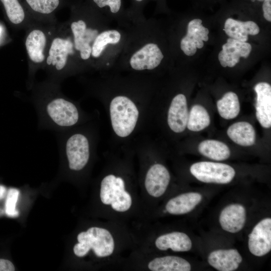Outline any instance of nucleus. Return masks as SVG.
I'll list each match as a JSON object with an SVG mask.
<instances>
[{
	"label": "nucleus",
	"instance_id": "1",
	"mask_svg": "<svg viewBox=\"0 0 271 271\" xmlns=\"http://www.w3.org/2000/svg\"><path fill=\"white\" fill-rule=\"evenodd\" d=\"M85 83L89 94L105 110L117 148L131 147L137 138L148 134L156 93L155 75L111 69L99 72Z\"/></svg>",
	"mask_w": 271,
	"mask_h": 271
},
{
	"label": "nucleus",
	"instance_id": "2",
	"mask_svg": "<svg viewBox=\"0 0 271 271\" xmlns=\"http://www.w3.org/2000/svg\"><path fill=\"white\" fill-rule=\"evenodd\" d=\"M69 21L61 28L69 38L80 73L112 69L126 40V31L112 23L85 0L71 5Z\"/></svg>",
	"mask_w": 271,
	"mask_h": 271
},
{
	"label": "nucleus",
	"instance_id": "3",
	"mask_svg": "<svg viewBox=\"0 0 271 271\" xmlns=\"http://www.w3.org/2000/svg\"><path fill=\"white\" fill-rule=\"evenodd\" d=\"M127 37L112 70L154 74L165 60L155 21L145 16L130 20Z\"/></svg>",
	"mask_w": 271,
	"mask_h": 271
},
{
	"label": "nucleus",
	"instance_id": "4",
	"mask_svg": "<svg viewBox=\"0 0 271 271\" xmlns=\"http://www.w3.org/2000/svg\"><path fill=\"white\" fill-rule=\"evenodd\" d=\"M59 83L48 80L33 87L32 101L38 117V127L61 132L93 119L78 101L64 95Z\"/></svg>",
	"mask_w": 271,
	"mask_h": 271
},
{
	"label": "nucleus",
	"instance_id": "5",
	"mask_svg": "<svg viewBox=\"0 0 271 271\" xmlns=\"http://www.w3.org/2000/svg\"><path fill=\"white\" fill-rule=\"evenodd\" d=\"M60 153L68 169L74 173L85 170L96 153L99 139L98 125L94 119L57 132Z\"/></svg>",
	"mask_w": 271,
	"mask_h": 271
},
{
	"label": "nucleus",
	"instance_id": "6",
	"mask_svg": "<svg viewBox=\"0 0 271 271\" xmlns=\"http://www.w3.org/2000/svg\"><path fill=\"white\" fill-rule=\"evenodd\" d=\"M43 67L48 72L49 80L58 83L68 76L79 74L71 43L62 28L51 35Z\"/></svg>",
	"mask_w": 271,
	"mask_h": 271
},
{
	"label": "nucleus",
	"instance_id": "7",
	"mask_svg": "<svg viewBox=\"0 0 271 271\" xmlns=\"http://www.w3.org/2000/svg\"><path fill=\"white\" fill-rule=\"evenodd\" d=\"M78 243L73 247L74 254L78 257L85 256L90 249L98 257L111 255L114 251L115 242L111 233L106 229L92 227L78 234Z\"/></svg>",
	"mask_w": 271,
	"mask_h": 271
},
{
	"label": "nucleus",
	"instance_id": "8",
	"mask_svg": "<svg viewBox=\"0 0 271 271\" xmlns=\"http://www.w3.org/2000/svg\"><path fill=\"white\" fill-rule=\"evenodd\" d=\"M125 185L123 176L113 172L107 173L100 182V198L102 203L110 205L117 212H124L129 210L132 199L125 190Z\"/></svg>",
	"mask_w": 271,
	"mask_h": 271
},
{
	"label": "nucleus",
	"instance_id": "9",
	"mask_svg": "<svg viewBox=\"0 0 271 271\" xmlns=\"http://www.w3.org/2000/svg\"><path fill=\"white\" fill-rule=\"evenodd\" d=\"M51 35L45 29L40 27L32 28L26 35L25 46L30 62V86H32L33 78L37 69L44 67L46 50Z\"/></svg>",
	"mask_w": 271,
	"mask_h": 271
},
{
	"label": "nucleus",
	"instance_id": "10",
	"mask_svg": "<svg viewBox=\"0 0 271 271\" xmlns=\"http://www.w3.org/2000/svg\"><path fill=\"white\" fill-rule=\"evenodd\" d=\"M190 171L197 180L207 183L227 184L235 175V170L230 166L212 162L194 163Z\"/></svg>",
	"mask_w": 271,
	"mask_h": 271
},
{
	"label": "nucleus",
	"instance_id": "11",
	"mask_svg": "<svg viewBox=\"0 0 271 271\" xmlns=\"http://www.w3.org/2000/svg\"><path fill=\"white\" fill-rule=\"evenodd\" d=\"M148 165L144 176V187L150 196L159 197L164 194L168 188L171 179L170 173L167 168L160 163Z\"/></svg>",
	"mask_w": 271,
	"mask_h": 271
},
{
	"label": "nucleus",
	"instance_id": "12",
	"mask_svg": "<svg viewBox=\"0 0 271 271\" xmlns=\"http://www.w3.org/2000/svg\"><path fill=\"white\" fill-rule=\"evenodd\" d=\"M189 115L186 96L183 93L174 95L170 102L167 113V123L174 133H180L187 127Z\"/></svg>",
	"mask_w": 271,
	"mask_h": 271
},
{
	"label": "nucleus",
	"instance_id": "13",
	"mask_svg": "<svg viewBox=\"0 0 271 271\" xmlns=\"http://www.w3.org/2000/svg\"><path fill=\"white\" fill-rule=\"evenodd\" d=\"M248 246L255 256H261L271 250V219L266 218L259 221L248 235Z\"/></svg>",
	"mask_w": 271,
	"mask_h": 271
},
{
	"label": "nucleus",
	"instance_id": "14",
	"mask_svg": "<svg viewBox=\"0 0 271 271\" xmlns=\"http://www.w3.org/2000/svg\"><path fill=\"white\" fill-rule=\"evenodd\" d=\"M95 10L118 26L126 28L129 24L127 10L122 0H85Z\"/></svg>",
	"mask_w": 271,
	"mask_h": 271
},
{
	"label": "nucleus",
	"instance_id": "15",
	"mask_svg": "<svg viewBox=\"0 0 271 271\" xmlns=\"http://www.w3.org/2000/svg\"><path fill=\"white\" fill-rule=\"evenodd\" d=\"M251 50L249 43L230 38L223 45L218 54V60L222 67H233L239 62L241 57L247 58Z\"/></svg>",
	"mask_w": 271,
	"mask_h": 271
},
{
	"label": "nucleus",
	"instance_id": "16",
	"mask_svg": "<svg viewBox=\"0 0 271 271\" xmlns=\"http://www.w3.org/2000/svg\"><path fill=\"white\" fill-rule=\"evenodd\" d=\"M256 117L260 125L268 128L271 126V86L266 82L256 84Z\"/></svg>",
	"mask_w": 271,
	"mask_h": 271
},
{
	"label": "nucleus",
	"instance_id": "17",
	"mask_svg": "<svg viewBox=\"0 0 271 271\" xmlns=\"http://www.w3.org/2000/svg\"><path fill=\"white\" fill-rule=\"evenodd\" d=\"M246 220L245 208L240 204L227 206L221 211L219 222L222 229L230 233H236L243 227Z\"/></svg>",
	"mask_w": 271,
	"mask_h": 271
},
{
	"label": "nucleus",
	"instance_id": "18",
	"mask_svg": "<svg viewBox=\"0 0 271 271\" xmlns=\"http://www.w3.org/2000/svg\"><path fill=\"white\" fill-rule=\"evenodd\" d=\"M242 261V257L236 249H219L211 252L208 262L219 271H233L236 269Z\"/></svg>",
	"mask_w": 271,
	"mask_h": 271
},
{
	"label": "nucleus",
	"instance_id": "19",
	"mask_svg": "<svg viewBox=\"0 0 271 271\" xmlns=\"http://www.w3.org/2000/svg\"><path fill=\"white\" fill-rule=\"evenodd\" d=\"M155 245L161 250L171 249L176 252H185L191 249L192 241L185 233L176 231L159 236L156 239Z\"/></svg>",
	"mask_w": 271,
	"mask_h": 271
},
{
	"label": "nucleus",
	"instance_id": "20",
	"mask_svg": "<svg viewBox=\"0 0 271 271\" xmlns=\"http://www.w3.org/2000/svg\"><path fill=\"white\" fill-rule=\"evenodd\" d=\"M224 31L230 38L246 42L248 35H257L260 29L253 21L242 22L230 18L225 22Z\"/></svg>",
	"mask_w": 271,
	"mask_h": 271
},
{
	"label": "nucleus",
	"instance_id": "21",
	"mask_svg": "<svg viewBox=\"0 0 271 271\" xmlns=\"http://www.w3.org/2000/svg\"><path fill=\"white\" fill-rule=\"evenodd\" d=\"M202 195L196 192L180 194L168 201L166 210L174 215L184 214L191 212L201 201Z\"/></svg>",
	"mask_w": 271,
	"mask_h": 271
},
{
	"label": "nucleus",
	"instance_id": "22",
	"mask_svg": "<svg viewBox=\"0 0 271 271\" xmlns=\"http://www.w3.org/2000/svg\"><path fill=\"white\" fill-rule=\"evenodd\" d=\"M227 133L232 141L242 146H252L256 139V133L253 127L245 121L232 124L228 128Z\"/></svg>",
	"mask_w": 271,
	"mask_h": 271
},
{
	"label": "nucleus",
	"instance_id": "23",
	"mask_svg": "<svg viewBox=\"0 0 271 271\" xmlns=\"http://www.w3.org/2000/svg\"><path fill=\"white\" fill-rule=\"evenodd\" d=\"M152 271H190V263L185 259L177 256L158 257L151 260L148 264Z\"/></svg>",
	"mask_w": 271,
	"mask_h": 271
},
{
	"label": "nucleus",
	"instance_id": "24",
	"mask_svg": "<svg viewBox=\"0 0 271 271\" xmlns=\"http://www.w3.org/2000/svg\"><path fill=\"white\" fill-rule=\"evenodd\" d=\"M28 13L39 17H50L61 6L62 0H21Z\"/></svg>",
	"mask_w": 271,
	"mask_h": 271
},
{
	"label": "nucleus",
	"instance_id": "25",
	"mask_svg": "<svg viewBox=\"0 0 271 271\" xmlns=\"http://www.w3.org/2000/svg\"><path fill=\"white\" fill-rule=\"evenodd\" d=\"M198 151L203 156L215 161L227 159L230 155L228 147L224 143L217 140H206L201 142Z\"/></svg>",
	"mask_w": 271,
	"mask_h": 271
},
{
	"label": "nucleus",
	"instance_id": "26",
	"mask_svg": "<svg viewBox=\"0 0 271 271\" xmlns=\"http://www.w3.org/2000/svg\"><path fill=\"white\" fill-rule=\"evenodd\" d=\"M217 107L220 115L226 119L236 117L239 113L240 107L238 96L234 92H226L217 102Z\"/></svg>",
	"mask_w": 271,
	"mask_h": 271
},
{
	"label": "nucleus",
	"instance_id": "27",
	"mask_svg": "<svg viewBox=\"0 0 271 271\" xmlns=\"http://www.w3.org/2000/svg\"><path fill=\"white\" fill-rule=\"evenodd\" d=\"M209 113L202 105H193L188 115L187 128L191 131H199L206 128L210 124Z\"/></svg>",
	"mask_w": 271,
	"mask_h": 271
},
{
	"label": "nucleus",
	"instance_id": "28",
	"mask_svg": "<svg viewBox=\"0 0 271 271\" xmlns=\"http://www.w3.org/2000/svg\"><path fill=\"white\" fill-rule=\"evenodd\" d=\"M10 21L14 25H23L27 20L28 12L21 0H0Z\"/></svg>",
	"mask_w": 271,
	"mask_h": 271
},
{
	"label": "nucleus",
	"instance_id": "29",
	"mask_svg": "<svg viewBox=\"0 0 271 271\" xmlns=\"http://www.w3.org/2000/svg\"><path fill=\"white\" fill-rule=\"evenodd\" d=\"M19 194V191L16 188H11L8 190L5 202V212L9 217H16L19 215V211L16 207Z\"/></svg>",
	"mask_w": 271,
	"mask_h": 271
},
{
	"label": "nucleus",
	"instance_id": "30",
	"mask_svg": "<svg viewBox=\"0 0 271 271\" xmlns=\"http://www.w3.org/2000/svg\"><path fill=\"white\" fill-rule=\"evenodd\" d=\"M152 0H131V5L127 9L129 18H140L145 16L143 13L146 6Z\"/></svg>",
	"mask_w": 271,
	"mask_h": 271
},
{
	"label": "nucleus",
	"instance_id": "31",
	"mask_svg": "<svg viewBox=\"0 0 271 271\" xmlns=\"http://www.w3.org/2000/svg\"><path fill=\"white\" fill-rule=\"evenodd\" d=\"M262 11L264 19L268 22H271V0H263Z\"/></svg>",
	"mask_w": 271,
	"mask_h": 271
},
{
	"label": "nucleus",
	"instance_id": "32",
	"mask_svg": "<svg viewBox=\"0 0 271 271\" xmlns=\"http://www.w3.org/2000/svg\"><path fill=\"white\" fill-rule=\"evenodd\" d=\"M15 266L10 260L0 258V271H14Z\"/></svg>",
	"mask_w": 271,
	"mask_h": 271
},
{
	"label": "nucleus",
	"instance_id": "33",
	"mask_svg": "<svg viewBox=\"0 0 271 271\" xmlns=\"http://www.w3.org/2000/svg\"><path fill=\"white\" fill-rule=\"evenodd\" d=\"M6 193V188L0 185V200L3 199Z\"/></svg>",
	"mask_w": 271,
	"mask_h": 271
},
{
	"label": "nucleus",
	"instance_id": "34",
	"mask_svg": "<svg viewBox=\"0 0 271 271\" xmlns=\"http://www.w3.org/2000/svg\"><path fill=\"white\" fill-rule=\"evenodd\" d=\"M257 1H263V0H257Z\"/></svg>",
	"mask_w": 271,
	"mask_h": 271
}]
</instances>
